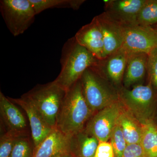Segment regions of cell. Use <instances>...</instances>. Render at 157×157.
Here are the masks:
<instances>
[{"label":"cell","instance_id":"18","mask_svg":"<svg viewBox=\"0 0 157 157\" xmlns=\"http://www.w3.org/2000/svg\"><path fill=\"white\" fill-rule=\"evenodd\" d=\"M117 123L121 129L127 144L140 143L142 135V124L124 106Z\"/></svg>","mask_w":157,"mask_h":157},{"label":"cell","instance_id":"13","mask_svg":"<svg viewBox=\"0 0 157 157\" xmlns=\"http://www.w3.org/2000/svg\"><path fill=\"white\" fill-rule=\"evenodd\" d=\"M8 98L25 111L29 123L34 148L37 147L53 129L48 125L39 111L23 96L19 98Z\"/></svg>","mask_w":157,"mask_h":157},{"label":"cell","instance_id":"15","mask_svg":"<svg viewBox=\"0 0 157 157\" xmlns=\"http://www.w3.org/2000/svg\"><path fill=\"white\" fill-rule=\"evenodd\" d=\"M54 128L35 147L33 157H54L69 152L70 137Z\"/></svg>","mask_w":157,"mask_h":157},{"label":"cell","instance_id":"10","mask_svg":"<svg viewBox=\"0 0 157 157\" xmlns=\"http://www.w3.org/2000/svg\"><path fill=\"white\" fill-rule=\"evenodd\" d=\"M95 17L103 36L105 59L121 48L124 28L105 11Z\"/></svg>","mask_w":157,"mask_h":157},{"label":"cell","instance_id":"26","mask_svg":"<svg viewBox=\"0 0 157 157\" xmlns=\"http://www.w3.org/2000/svg\"><path fill=\"white\" fill-rule=\"evenodd\" d=\"M94 157H114L113 149L110 142H99Z\"/></svg>","mask_w":157,"mask_h":157},{"label":"cell","instance_id":"9","mask_svg":"<svg viewBox=\"0 0 157 157\" xmlns=\"http://www.w3.org/2000/svg\"><path fill=\"white\" fill-rule=\"evenodd\" d=\"M147 0L104 1L105 12L123 26L137 25L140 9Z\"/></svg>","mask_w":157,"mask_h":157},{"label":"cell","instance_id":"21","mask_svg":"<svg viewBox=\"0 0 157 157\" xmlns=\"http://www.w3.org/2000/svg\"><path fill=\"white\" fill-rule=\"evenodd\" d=\"M157 23V0H147L137 17L138 25L151 26Z\"/></svg>","mask_w":157,"mask_h":157},{"label":"cell","instance_id":"11","mask_svg":"<svg viewBox=\"0 0 157 157\" xmlns=\"http://www.w3.org/2000/svg\"><path fill=\"white\" fill-rule=\"evenodd\" d=\"M128 57V54L121 48L104 59L99 60L91 68L103 78L107 77L113 83L119 85L123 80Z\"/></svg>","mask_w":157,"mask_h":157},{"label":"cell","instance_id":"27","mask_svg":"<svg viewBox=\"0 0 157 157\" xmlns=\"http://www.w3.org/2000/svg\"><path fill=\"white\" fill-rule=\"evenodd\" d=\"M122 157H145L140 144H127Z\"/></svg>","mask_w":157,"mask_h":157},{"label":"cell","instance_id":"14","mask_svg":"<svg viewBox=\"0 0 157 157\" xmlns=\"http://www.w3.org/2000/svg\"><path fill=\"white\" fill-rule=\"evenodd\" d=\"M74 37L79 45L87 49L99 60L105 58L103 36L95 17L90 23L79 29Z\"/></svg>","mask_w":157,"mask_h":157},{"label":"cell","instance_id":"5","mask_svg":"<svg viewBox=\"0 0 157 157\" xmlns=\"http://www.w3.org/2000/svg\"><path fill=\"white\" fill-rule=\"evenodd\" d=\"M80 81L86 101L94 113L119 100L118 93L91 68L86 70Z\"/></svg>","mask_w":157,"mask_h":157},{"label":"cell","instance_id":"30","mask_svg":"<svg viewBox=\"0 0 157 157\" xmlns=\"http://www.w3.org/2000/svg\"><path fill=\"white\" fill-rule=\"evenodd\" d=\"M156 124H157V123H156Z\"/></svg>","mask_w":157,"mask_h":157},{"label":"cell","instance_id":"28","mask_svg":"<svg viewBox=\"0 0 157 157\" xmlns=\"http://www.w3.org/2000/svg\"><path fill=\"white\" fill-rule=\"evenodd\" d=\"M54 157H72V155H71V154H70V153L69 152H67L58 155L56 156H55Z\"/></svg>","mask_w":157,"mask_h":157},{"label":"cell","instance_id":"8","mask_svg":"<svg viewBox=\"0 0 157 157\" xmlns=\"http://www.w3.org/2000/svg\"><path fill=\"white\" fill-rule=\"evenodd\" d=\"M121 48L128 54L143 53L148 55L157 48V31L151 26H125Z\"/></svg>","mask_w":157,"mask_h":157},{"label":"cell","instance_id":"17","mask_svg":"<svg viewBox=\"0 0 157 157\" xmlns=\"http://www.w3.org/2000/svg\"><path fill=\"white\" fill-rule=\"evenodd\" d=\"M99 141L84 130L71 136L69 152L73 157H94Z\"/></svg>","mask_w":157,"mask_h":157},{"label":"cell","instance_id":"19","mask_svg":"<svg viewBox=\"0 0 157 157\" xmlns=\"http://www.w3.org/2000/svg\"><path fill=\"white\" fill-rule=\"evenodd\" d=\"M140 144L145 157H157V124L153 120L142 124Z\"/></svg>","mask_w":157,"mask_h":157},{"label":"cell","instance_id":"3","mask_svg":"<svg viewBox=\"0 0 157 157\" xmlns=\"http://www.w3.org/2000/svg\"><path fill=\"white\" fill-rule=\"evenodd\" d=\"M66 93L53 81L37 85L23 96L33 105L48 125L54 129Z\"/></svg>","mask_w":157,"mask_h":157},{"label":"cell","instance_id":"16","mask_svg":"<svg viewBox=\"0 0 157 157\" xmlns=\"http://www.w3.org/2000/svg\"><path fill=\"white\" fill-rule=\"evenodd\" d=\"M147 57L145 53L128 54L123 80L124 87L128 89L144 79L147 72Z\"/></svg>","mask_w":157,"mask_h":157},{"label":"cell","instance_id":"12","mask_svg":"<svg viewBox=\"0 0 157 157\" xmlns=\"http://www.w3.org/2000/svg\"><path fill=\"white\" fill-rule=\"evenodd\" d=\"M0 113L7 131L17 137L29 136L25 117L15 104L0 92Z\"/></svg>","mask_w":157,"mask_h":157},{"label":"cell","instance_id":"25","mask_svg":"<svg viewBox=\"0 0 157 157\" xmlns=\"http://www.w3.org/2000/svg\"><path fill=\"white\" fill-rule=\"evenodd\" d=\"M147 72L154 89L157 91V48L152 50L148 55Z\"/></svg>","mask_w":157,"mask_h":157},{"label":"cell","instance_id":"1","mask_svg":"<svg viewBox=\"0 0 157 157\" xmlns=\"http://www.w3.org/2000/svg\"><path fill=\"white\" fill-rule=\"evenodd\" d=\"M86 101L80 79L66 92L58 114L55 128L68 136L84 130L94 114Z\"/></svg>","mask_w":157,"mask_h":157},{"label":"cell","instance_id":"4","mask_svg":"<svg viewBox=\"0 0 157 157\" xmlns=\"http://www.w3.org/2000/svg\"><path fill=\"white\" fill-rule=\"evenodd\" d=\"M151 82L137 84L131 90L124 87L119 91V99L124 107L141 124L153 120L155 93Z\"/></svg>","mask_w":157,"mask_h":157},{"label":"cell","instance_id":"24","mask_svg":"<svg viewBox=\"0 0 157 157\" xmlns=\"http://www.w3.org/2000/svg\"><path fill=\"white\" fill-rule=\"evenodd\" d=\"M17 137L7 131L0 137V157H9L17 140Z\"/></svg>","mask_w":157,"mask_h":157},{"label":"cell","instance_id":"23","mask_svg":"<svg viewBox=\"0 0 157 157\" xmlns=\"http://www.w3.org/2000/svg\"><path fill=\"white\" fill-rule=\"evenodd\" d=\"M109 140L113 149L114 157H122L128 144L118 123L113 131Z\"/></svg>","mask_w":157,"mask_h":157},{"label":"cell","instance_id":"29","mask_svg":"<svg viewBox=\"0 0 157 157\" xmlns=\"http://www.w3.org/2000/svg\"><path fill=\"white\" fill-rule=\"evenodd\" d=\"M155 29L157 31V26L156 28Z\"/></svg>","mask_w":157,"mask_h":157},{"label":"cell","instance_id":"6","mask_svg":"<svg viewBox=\"0 0 157 157\" xmlns=\"http://www.w3.org/2000/svg\"><path fill=\"white\" fill-rule=\"evenodd\" d=\"M0 10L8 29L14 36L23 34L37 15L30 0H1Z\"/></svg>","mask_w":157,"mask_h":157},{"label":"cell","instance_id":"2","mask_svg":"<svg viewBox=\"0 0 157 157\" xmlns=\"http://www.w3.org/2000/svg\"><path fill=\"white\" fill-rule=\"evenodd\" d=\"M98 61L92 54L77 43L75 37L70 38L62 48L60 72L54 81L67 92L79 81L86 70L95 66Z\"/></svg>","mask_w":157,"mask_h":157},{"label":"cell","instance_id":"7","mask_svg":"<svg viewBox=\"0 0 157 157\" xmlns=\"http://www.w3.org/2000/svg\"><path fill=\"white\" fill-rule=\"evenodd\" d=\"M123 105L119 99L96 113L87 122L84 130L96 137L99 142L108 141L117 123Z\"/></svg>","mask_w":157,"mask_h":157},{"label":"cell","instance_id":"20","mask_svg":"<svg viewBox=\"0 0 157 157\" xmlns=\"http://www.w3.org/2000/svg\"><path fill=\"white\" fill-rule=\"evenodd\" d=\"M36 14L47 9L70 8L78 10L85 2L84 0H30Z\"/></svg>","mask_w":157,"mask_h":157},{"label":"cell","instance_id":"22","mask_svg":"<svg viewBox=\"0 0 157 157\" xmlns=\"http://www.w3.org/2000/svg\"><path fill=\"white\" fill-rule=\"evenodd\" d=\"M34 145L29 136L18 137L9 157H33Z\"/></svg>","mask_w":157,"mask_h":157}]
</instances>
